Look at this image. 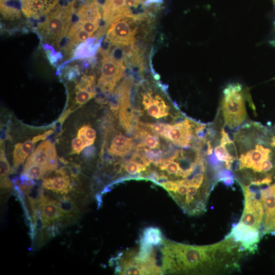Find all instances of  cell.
Masks as SVG:
<instances>
[{"label": "cell", "instance_id": "d6a6232c", "mask_svg": "<svg viewBox=\"0 0 275 275\" xmlns=\"http://www.w3.org/2000/svg\"><path fill=\"white\" fill-rule=\"evenodd\" d=\"M53 132V131L51 130H48L47 131H45L42 134H38L36 136H35L34 138H33V140L35 142H37L40 140H44L45 139L47 136L50 135Z\"/></svg>", "mask_w": 275, "mask_h": 275}, {"label": "cell", "instance_id": "ffe728a7", "mask_svg": "<svg viewBox=\"0 0 275 275\" xmlns=\"http://www.w3.org/2000/svg\"><path fill=\"white\" fill-rule=\"evenodd\" d=\"M95 38L80 43L76 47L74 58H88L95 55L100 47V42L95 43Z\"/></svg>", "mask_w": 275, "mask_h": 275}, {"label": "cell", "instance_id": "e575fe53", "mask_svg": "<svg viewBox=\"0 0 275 275\" xmlns=\"http://www.w3.org/2000/svg\"><path fill=\"white\" fill-rule=\"evenodd\" d=\"M272 43V45H273V44H275V42L272 41V43Z\"/></svg>", "mask_w": 275, "mask_h": 275}, {"label": "cell", "instance_id": "2e32d148", "mask_svg": "<svg viewBox=\"0 0 275 275\" xmlns=\"http://www.w3.org/2000/svg\"><path fill=\"white\" fill-rule=\"evenodd\" d=\"M55 156H57V153L54 144L49 141H45L42 142L29 156L25 163L37 164L45 167L47 170V163L48 160Z\"/></svg>", "mask_w": 275, "mask_h": 275}, {"label": "cell", "instance_id": "7402d4cb", "mask_svg": "<svg viewBox=\"0 0 275 275\" xmlns=\"http://www.w3.org/2000/svg\"><path fill=\"white\" fill-rule=\"evenodd\" d=\"M46 169L35 163H25L22 174L32 179H39L47 172Z\"/></svg>", "mask_w": 275, "mask_h": 275}, {"label": "cell", "instance_id": "30bf717a", "mask_svg": "<svg viewBox=\"0 0 275 275\" xmlns=\"http://www.w3.org/2000/svg\"><path fill=\"white\" fill-rule=\"evenodd\" d=\"M133 79L128 77L122 83L118 89L119 95L120 120L121 125L127 131H130L132 128L133 113L129 100V92Z\"/></svg>", "mask_w": 275, "mask_h": 275}, {"label": "cell", "instance_id": "1f68e13d", "mask_svg": "<svg viewBox=\"0 0 275 275\" xmlns=\"http://www.w3.org/2000/svg\"><path fill=\"white\" fill-rule=\"evenodd\" d=\"M218 181H222L225 185L227 186H232L234 182V178L233 176H229L219 178Z\"/></svg>", "mask_w": 275, "mask_h": 275}, {"label": "cell", "instance_id": "8992f818", "mask_svg": "<svg viewBox=\"0 0 275 275\" xmlns=\"http://www.w3.org/2000/svg\"><path fill=\"white\" fill-rule=\"evenodd\" d=\"M244 195V207L240 222L260 230L264 215L263 207L260 201V190L251 193L245 185H241Z\"/></svg>", "mask_w": 275, "mask_h": 275}, {"label": "cell", "instance_id": "d590c367", "mask_svg": "<svg viewBox=\"0 0 275 275\" xmlns=\"http://www.w3.org/2000/svg\"><path fill=\"white\" fill-rule=\"evenodd\" d=\"M274 128H275V127H274Z\"/></svg>", "mask_w": 275, "mask_h": 275}, {"label": "cell", "instance_id": "7c38bea8", "mask_svg": "<svg viewBox=\"0 0 275 275\" xmlns=\"http://www.w3.org/2000/svg\"><path fill=\"white\" fill-rule=\"evenodd\" d=\"M102 8L105 29L116 20L132 14L125 6V0H105Z\"/></svg>", "mask_w": 275, "mask_h": 275}, {"label": "cell", "instance_id": "484cf974", "mask_svg": "<svg viewBox=\"0 0 275 275\" xmlns=\"http://www.w3.org/2000/svg\"><path fill=\"white\" fill-rule=\"evenodd\" d=\"M13 172L6 157L3 148L1 149V182L9 180L8 176Z\"/></svg>", "mask_w": 275, "mask_h": 275}, {"label": "cell", "instance_id": "44dd1931", "mask_svg": "<svg viewBox=\"0 0 275 275\" xmlns=\"http://www.w3.org/2000/svg\"><path fill=\"white\" fill-rule=\"evenodd\" d=\"M13 1L14 0H1V13L6 18L13 19L20 16V7L14 6L17 1L13 4Z\"/></svg>", "mask_w": 275, "mask_h": 275}, {"label": "cell", "instance_id": "4dcf8cb0", "mask_svg": "<svg viewBox=\"0 0 275 275\" xmlns=\"http://www.w3.org/2000/svg\"><path fill=\"white\" fill-rule=\"evenodd\" d=\"M71 145L72 148V153L78 154L85 148L83 141L78 136L72 140Z\"/></svg>", "mask_w": 275, "mask_h": 275}, {"label": "cell", "instance_id": "ac0fdd59", "mask_svg": "<svg viewBox=\"0 0 275 275\" xmlns=\"http://www.w3.org/2000/svg\"><path fill=\"white\" fill-rule=\"evenodd\" d=\"M164 239L162 233L159 228L149 227L143 231L140 242L149 246L157 247L161 246Z\"/></svg>", "mask_w": 275, "mask_h": 275}, {"label": "cell", "instance_id": "4316f807", "mask_svg": "<svg viewBox=\"0 0 275 275\" xmlns=\"http://www.w3.org/2000/svg\"><path fill=\"white\" fill-rule=\"evenodd\" d=\"M149 129L153 133L164 137L171 125L160 122L154 123H141Z\"/></svg>", "mask_w": 275, "mask_h": 275}, {"label": "cell", "instance_id": "7a4b0ae2", "mask_svg": "<svg viewBox=\"0 0 275 275\" xmlns=\"http://www.w3.org/2000/svg\"><path fill=\"white\" fill-rule=\"evenodd\" d=\"M242 86L228 84L223 91L222 107L226 124L231 128L239 126L246 116Z\"/></svg>", "mask_w": 275, "mask_h": 275}, {"label": "cell", "instance_id": "d6986e66", "mask_svg": "<svg viewBox=\"0 0 275 275\" xmlns=\"http://www.w3.org/2000/svg\"><path fill=\"white\" fill-rule=\"evenodd\" d=\"M61 212L60 220H74L78 215L79 210L73 200L65 196L57 200Z\"/></svg>", "mask_w": 275, "mask_h": 275}, {"label": "cell", "instance_id": "3957f363", "mask_svg": "<svg viewBox=\"0 0 275 275\" xmlns=\"http://www.w3.org/2000/svg\"><path fill=\"white\" fill-rule=\"evenodd\" d=\"M146 16L145 12L139 14H132L116 20L108 28L105 43L110 45L133 46L136 32V27L134 24L138 21L145 18Z\"/></svg>", "mask_w": 275, "mask_h": 275}, {"label": "cell", "instance_id": "d4e9b609", "mask_svg": "<svg viewBox=\"0 0 275 275\" xmlns=\"http://www.w3.org/2000/svg\"><path fill=\"white\" fill-rule=\"evenodd\" d=\"M141 133L144 137V143L138 146V149H144L145 146L151 149L159 147V141L157 136L149 134L143 130L141 131Z\"/></svg>", "mask_w": 275, "mask_h": 275}, {"label": "cell", "instance_id": "83f0119b", "mask_svg": "<svg viewBox=\"0 0 275 275\" xmlns=\"http://www.w3.org/2000/svg\"><path fill=\"white\" fill-rule=\"evenodd\" d=\"M122 168L128 174L132 175L140 174L142 171H145L147 169L141 164L131 159L128 162H126L125 164H122Z\"/></svg>", "mask_w": 275, "mask_h": 275}, {"label": "cell", "instance_id": "f1b7e54d", "mask_svg": "<svg viewBox=\"0 0 275 275\" xmlns=\"http://www.w3.org/2000/svg\"><path fill=\"white\" fill-rule=\"evenodd\" d=\"M28 156L24 152L21 143H17L14 146L13 152V166L16 169L22 164Z\"/></svg>", "mask_w": 275, "mask_h": 275}, {"label": "cell", "instance_id": "9a60e30c", "mask_svg": "<svg viewBox=\"0 0 275 275\" xmlns=\"http://www.w3.org/2000/svg\"><path fill=\"white\" fill-rule=\"evenodd\" d=\"M38 208L41 213L43 227L49 226L61 218V214L57 200L50 199L43 194L39 200Z\"/></svg>", "mask_w": 275, "mask_h": 275}, {"label": "cell", "instance_id": "277c9868", "mask_svg": "<svg viewBox=\"0 0 275 275\" xmlns=\"http://www.w3.org/2000/svg\"><path fill=\"white\" fill-rule=\"evenodd\" d=\"M116 263L115 272L121 274H160L157 263L144 262L137 256V250H129L113 259Z\"/></svg>", "mask_w": 275, "mask_h": 275}, {"label": "cell", "instance_id": "ba28073f", "mask_svg": "<svg viewBox=\"0 0 275 275\" xmlns=\"http://www.w3.org/2000/svg\"><path fill=\"white\" fill-rule=\"evenodd\" d=\"M260 230L246 226L241 222L236 224L227 235L240 243L245 251L255 253L257 249L261 234Z\"/></svg>", "mask_w": 275, "mask_h": 275}, {"label": "cell", "instance_id": "e0dca14e", "mask_svg": "<svg viewBox=\"0 0 275 275\" xmlns=\"http://www.w3.org/2000/svg\"><path fill=\"white\" fill-rule=\"evenodd\" d=\"M132 147L133 141L131 138L118 134L112 140L108 153L114 156L123 157L130 151Z\"/></svg>", "mask_w": 275, "mask_h": 275}, {"label": "cell", "instance_id": "603a6c76", "mask_svg": "<svg viewBox=\"0 0 275 275\" xmlns=\"http://www.w3.org/2000/svg\"><path fill=\"white\" fill-rule=\"evenodd\" d=\"M96 135L95 130L89 125L81 127L77 132V136L82 140L85 147L89 146L94 143Z\"/></svg>", "mask_w": 275, "mask_h": 275}, {"label": "cell", "instance_id": "cb8c5ba5", "mask_svg": "<svg viewBox=\"0 0 275 275\" xmlns=\"http://www.w3.org/2000/svg\"><path fill=\"white\" fill-rule=\"evenodd\" d=\"M78 90L76 92L75 102L78 105H82L95 97L96 93L92 89L77 86Z\"/></svg>", "mask_w": 275, "mask_h": 275}, {"label": "cell", "instance_id": "5b68a950", "mask_svg": "<svg viewBox=\"0 0 275 275\" xmlns=\"http://www.w3.org/2000/svg\"><path fill=\"white\" fill-rule=\"evenodd\" d=\"M73 12L71 5L57 7L45 21L38 26L45 39L60 41L67 33Z\"/></svg>", "mask_w": 275, "mask_h": 275}, {"label": "cell", "instance_id": "52a82bcc", "mask_svg": "<svg viewBox=\"0 0 275 275\" xmlns=\"http://www.w3.org/2000/svg\"><path fill=\"white\" fill-rule=\"evenodd\" d=\"M125 70L124 63L116 61L107 56H103L101 75L98 85L103 91L111 92L123 76Z\"/></svg>", "mask_w": 275, "mask_h": 275}, {"label": "cell", "instance_id": "5bb4252c", "mask_svg": "<svg viewBox=\"0 0 275 275\" xmlns=\"http://www.w3.org/2000/svg\"><path fill=\"white\" fill-rule=\"evenodd\" d=\"M57 175L44 179L42 183L43 188L53 192L66 195L72 189V185L66 171L61 169L57 171Z\"/></svg>", "mask_w": 275, "mask_h": 275}, {"label": "cell", "instance_id": "f546056e", "mask_svg": "<svg viewBox=\"0 0 275 275\" xmlns=\"http://www.w3.org/2000/svg\"><path fill=\"white\" fill-rule=\"evenodd\" d=\"M80 27L89 33L91 36L97 31L99 24L88 21H77Z\"/></svg>", "mask_w": 275, "mask_h": 275}, {"label": "cell", "instance_id": "6da1fadb", "mask_svg": "<svg viewBox=\"0 0 275 275\" xmlns=\"http://www.w3.org/2000/svg\"><path fill=\"white\" fill-rule=\"evenodd\" d=\"M162 274L213 273L227 269L221 242L194 245L163 240L160 246Z\"/></svg>", "mask_w": 275, "mask_h": 275}, {"label": "cell", "instance_id": "9c48e42d", "mask_svg": "<svg viewBox=\"0 0 275 275\" xmlns=\"http://www.w3.org/2000/svg\"><path fill=\"white\" fill-rule=\"evenodd\" d=\"M260 194L264 210L260 234L264 235L275 230V183L261 189Z\"/></svg>", "mask_w": 275, "mask_h": 275}, {"label": "cell", "instance_id": "4fadbf2b", "mask_svg": "<svg viewBox=\"0 0 275 275\" xmlns=\"http://www.w3.org/2000/svg\"><path fill=\"white\" fill-rule=\"evenodd\" d=\"M142 104L148 115L152 117L159 119L169 115V106L164 100L158 95H153L152 92L143 95Z\"/></svg>", "mask_w": 275, "mask_h": 275}, {"label": "cell", "instance_id": "836d02e7", "mask_svg": "<svg viewBox=\"0 0 275 275\" xmlns=\"http://www.w3.org/2000/svg\"><path fill=\"white\" fill-rule=\"evenodd\" d=\"M162 0H146V5L148 6L151 3H157L158 2H161Z\"/></svg>", "mask_w": 275, "mask_h": 275}, {"label": "cell", "instance_id": "8fae6325", "mask_svg": "<svg viewBox=\"0 0 275 275\" xmlns=\"http://www.w3.org/2000/svg\"><path fill=\"white\" fill-rule=\"evenodd\" d=\"M193 136L192 124L188 120L170 126L164 138L175 145L187 147Z\"/></svg>", "mask_w": 275, "mask_h": 275}]
</instances>
